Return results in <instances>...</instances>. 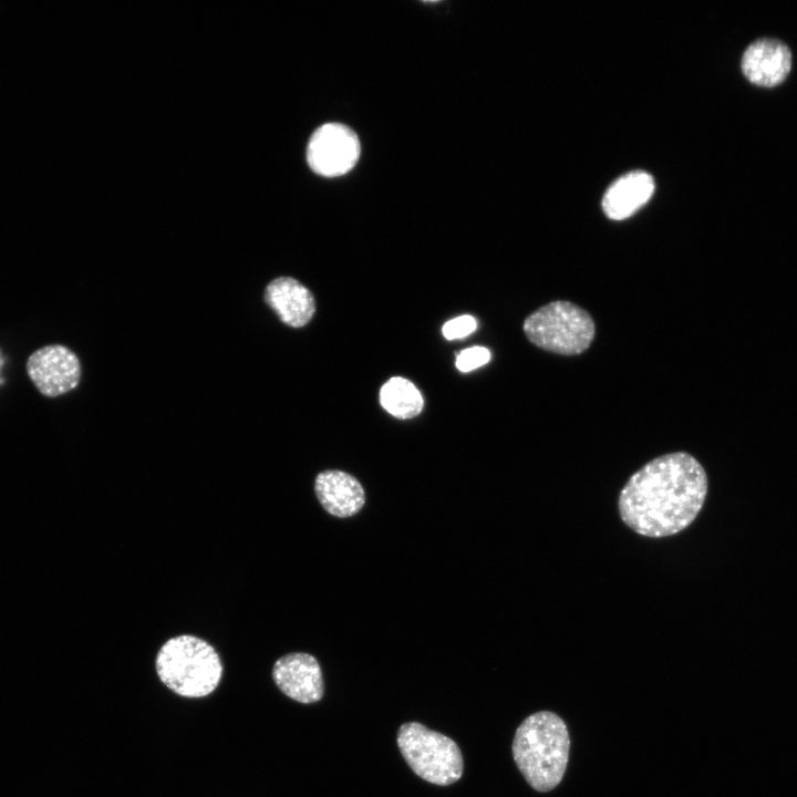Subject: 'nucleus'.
Returning <instances> with one entry per match:
<instances>
[{
    "instance_id": "6e6552de",
    "label": "nucleus",
    "mask_w": 797,
    "mask_h": 797,
    "mask_svg": "<svg viewBox=\"0 0 797 797\" xmlns=\"http://www.w3.org/2000/svg\"><path fill=\"white\" fill-rule=\"evenodd\" d=\"M279 690L293 701L309 704L321 700L324 692L322 671L313 655L302 652L279 658L272 667Z\"/></svg>"
},
{
    "instance_id": "20e7f679",
    "label": "nucleus",
    "mask_w": 797,
    "mask_h": 797,
    "mask_svg": "<svg viewBox=\"0 0 797 797\" xmlns=\"http://www.w3.org/2000/svg\"><path fill=\"white\" fill-rule=\"evenodd\" d=\"M397 746L411 769L428 783L448 786L463 775L464 762L458 745L418 722L400 726Z\"/></svg>"
},
{
    "instance_id": "423d86ee",
    "label": "nucleus",
    "mask_w": 797,
    "mask_h": 797,
    "mask_svg": "<svg viewBox=\"0 0 797 797\" xmlns=\"http://www.w3.org/2000/svg\"><path fill=\"white\" fill-rule=\"evenodd\" d=\"M360 152V141L351 128L340 123H327L310 137L307 162L318 175L337 177L354 167Z\"/></svg>"
},
{
    "instance_id": "39448f33",
    "label": "nucleus",
    "mask_w": 797,
    "mask_h": 797,
    "mask_svg": "<svg viewBox=\"0 0 797 797\" xmlns=\"http://www.w3.org/2000/svg\"><path fill=\"white\" fill-rule=\"evenodd\" d=\"M524 331L540 349L573 355L589 348L594 337V323L582 308L569 301H553L528 315Z\"/></svg>"
},
{
    "instance_id": "ddd939ff",
    "label": "nucleus",
    "mask_w": 797,
    "mask_h": 797,
    "mask_svg": "<svg viewBox=\"0 0 797 797\" xmlns=\"http://www.w3.org/2000/svg\"><path fill=\"white\" fill-rule=\"evenodd\" d=\"M380 403L383 408L397 418H411L423 408V396L408 380L395 376L386 381L380 390Z\"/></svg>"
},
{
    "instance_id": "f8f14e48",
    "label": "nucleus",
    "mask_w": 797,
    "mask_h": 797,
    "mask_svg": "<svg viewBox=\"0 0 797 797\" xmlns=\"http://www.w3.org/2000/svg\"><path fill=\"white\" fill-rule=\"evenodd\" d=\"M654 180L642 170L630 172L618 178L602 199L604 214L613 220L632 216L648 203L654 192Z\"/></svg>"
},
{
    "instance_id": "f03ea898",
    "label": "nucleus",
    "mask_w": 797,
    "mask_h": 797,
    "mask_svg": "<svg viewBox=\"0 0 797 797\" xmlns=\"http://www.w3.org/2000/svg\"><path fill=\"white\" fill-rule=\"evenodd\" d=\"M516 766L537 791L557 787L567 768L570 737L565 721L553 712L540 711L526 717L513 741Z\"/></svg>"
},
{
    "instance_id": "0eeeda50",
    "label": "nucleus",
    "mask_w": 797,
    "mask_h": 797,
    "mask_svg": "<svg viewBox=\"0 0 797 797\" xmlns=\"http://www.w3.org/2000/svg\"><path fill=\"white\" fill-rule=\"evenodd\" d=\"M25 368L33 385L46 397H58L74 390L81 379L79 358L62 344L35 350L28 358Z\"/></svg>"
},
{
    "instance_id": "f257e3e1",
    "label": "nucleus",
    "mask_w": 797,
    "mask_h": 797,
    "mask_svg": "<svg viewBox=\"0 0 797 797\" xmlns=\"http://www.w3.org/2000/svg\"><path fill=\"white\" fill-rule=\"evenodd\" d=\"M707 475L686 452L661 455L638 469L622 487L618 510L638 535L664 538L686 529L707 495Z\"/></svg>"
},
{
    "instance_id": "9d476101",
    "label": "nucleus",
    "mask_w": 797,
    "mask_h": 797,
    "mask_svg": "<svg viewBox=\"0 0 797 797\" xmlns=\"http://www.w3.org/2000/svg\"><path fill=\"white\" fill-rule=\"evenodd\" d=\"M314 491L322 507L339 518L353 516L365 503V493L360 482L338 469L319 473L314 480Z\"/></svg>"
},
{
    "instance_id": "9b49d317",
    "label": "nucleus",
    "mask_w": 797,
    "mask_h": 797,
    "mask_svg": "<svg viewBox=\"0 0 797 797\" xmlns=\"http://www.w3.org/2000/svg\"><path fill=\"white\" fill-rule=\"evenodd\" d=\"M265 299L278 318L292 328L309 323L315 311L310 290L291 277L272 280L266 288Z\"/></svg>"
},
{
    "instance_id": "2eb2a0df",
    "label": "nucleus",
    "mask_w": 797,
    "mask_h": 797,
    "mask_svg": "<svg viewBox=\"0 0 797 797\" xmlns=\"http://www.w3.org/2000/svg\"><path fill=\"white\" fill-rule=\"evenodd\" d=\"M476 328V320L472 315L464 314L448 320L443 325L442 332L447 340H456L469 335Z\"/></svg>"
},
{
    "instance_id": "7ed1b4c3",
    "label": "nucleus",
    "mask_w": 797,
    "mask_h": 797,
    "mask_svg": "<svg viewBox=\"0 0 797 797\" xmlns=\"http://www.w3.org/2000/svg\"><path fill=\"white\" fill-rule=\"evenodd\" d=\"M155 667L169 690L189 698L209 695L222 676L218 652L209 642L193 634L168 639L157 652Z\"/></svg>"
},
{
    "instance_id": "4468645a",
    "label": "nucleus",
    "mask_w": 797,
    "mask_h": 797,
    "mask_svg": "<svg viewBox=\"0 0 797 797\" xmlns=\"http://www.w3.org/2000/svg\"><path fill=\"white\" fill-rule=\"evenodd\" d=\"M490 359V352L484 346H472L460 351L456 355V368L460 372L473 371L484 364Z\"/></svg>"
},
{
    "instance_id": "1a4fd4ad",
    "label": "nucleus",
    "mask_w": 797,
    "mask_h": 797,
    "mask_svg": "<svg viewBox=\"0 0 797 797\" xmlns=\"http://www.w3.org/2000/svg\"><path fill=\"white\" fill-rule=\"evenodd\" d=\"M741 69L752 84L775 87L783 83L790 72V49L774 38L757 39L745 49Z\"/></svg>"
}]
</instances>
